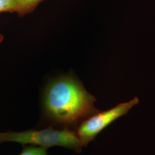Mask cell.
Returning a JSON list of instances; mask_svg holds the SVG:
<instances>
[{
  "mask_svg": "<svg viewBox=\"0 0 155 155\" xmlns=\"http://www.w3.org/2000/svg\"><path fill=\"white\" fill-rule=\"evenodd\" d=\"M139 102V98L136 97L107 110L99 111L83 120L75 130L82 147H86L104 129L121 117L127 114Z\"/></svg>",
  "mask_w": 155,
  "mask_h": 155,
  "instance_id": "3",
  "label": "cell"
},
{
  "mask_svg": "<svg viewBox=\"0 0 155 155\" xmlns=\"http://www.w3.org/2000/svg\"><path fill=\"white\" fill-rule=\"evenodd\" d=\"M41 0H15V11L24 14L32 10Z\"/></svg>",
  "mask_w": 155,
  "mask_h": 155,
  "instance_id": "4",
  "label": "cell"
},
{
  "mask_svg": "<svg viewBox=\"0 0 155 155\" xmlns=\"http://www.w3.org/2000/svg\"><path fill=\"white\" fill-rule=\"evenodd\" d=\"M2 40H3V36L1 34H0V43L2 41Z\"/></svg>",
  "mask_w": 155,
  "mask_h": 155,
  "instance_id": "7",
  "label": "cell"
},
{
  "mask_svg": "<svg viewBox=\"0 0 155 155\" xmlns=\"http://www.w3.org/2000/svg\"><path fill=\"white\" fill-rule=\"evenodd\" d=\"M95 101L80 82L72 78H61L45 90V118L54 127L75 130L83 120L100 111L94 106Z\"/></svg>",
  "mask_w": 155,
  "mask_h": 155,
  "instance_id": "1",
  "label": "cell"
},
{
  "mask_svg": "<svg viewBox=\"0 0 155 155\" xmlns=\"http://www.w3.org/2000/svg\"><path fill=\"white\" fill-rule=\"evenodd\" d=\"M19 155H48L47 148L35 145L25 146L23 148L22 152Z\"/></svg>",
  "mask_w": 155,
  "mask_h": 155,
  "instance_id": "5",
  "label": "cell"
},
{
  "mask_svg": "<svg viewBox=\"0 0 155 155\" xmlns=\"http://www.w3.org/2000/svg\"><path fill=\"white\" fill-rule=\"evenodd\" d=\"M15 0H0V12L14 11Z\"/></svg>",
  "mask_w": 155,
  "mask_h": 155,
  "instance_id": "6",
  "label": "cell"
},
{
  "mask_svg": "<svg viewBox=\"0 0 155 155\" xmlns=\"http://www.w3.org/2000/svg\"><path fill=\"white\" fill-rule=\"evenodd\" d=\"M5 142L30 144L47 149L61 147L76 152H81L83 147L75 130L51 127L23 132H0V144Z\"/></svg>",
  "mask_w": 155,
  "mask_h": 155,
  "instance_id": "2",
  "label": "cell"
}]
</instances>
